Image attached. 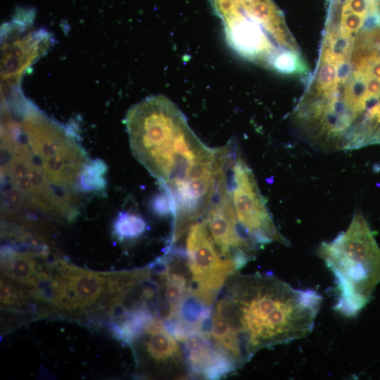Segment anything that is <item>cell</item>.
<instances>
[{
	"label": "cell",
	"instance_id": "obj_3",
	"mask_svg": "<svg viewBox=\"0 0 380 380\" xmlns=\"http://www.w3.org/2000/svg\"><path fill=\"white\" fill-rule=\"evenodd\" d=\"M125 122L133 156L165 184L175 158L193 136L185 115L167 97L153 95L132 106Z\"/></svg>",
	"mask_w": 380,
	"mask_h": 380
},
{
	"label": "cell",
	"instance_id": "obj_15",
	"mask_svg": "<svg viewBox=\"0 0 380 380\" xmlns=\"http://www.w3.org/2000/svg\"><path fill=\"white\" fill-rule=\"evenodd\" d=\"M153 208L155 213L160 215H172V204L170 196L166 192L164 191L154 198Z\"/></svg>",
	"mask_w": 380,
	"mask_h": 380
},
{
	"label": "cell",
	"instance_id": "obj_4",
	"mask_svg": "<svg viewBox=\"0 0 380 380\" xmlns=\"http://www.w3.org/2000/svg\"><path fill=\"white\" fill-rule=\"evenodd\" d=\"M24 130L27 145L49 182L68 191L80 188L82 172L91 161L77 142L38 114L26 118Z\"/></svg>",
	"mask_w": 380,
	"mask_h": 380
},
{
	"label": "cell",
	"instance_id": "obj_8",
	"mask_svg": "<svg viewBox=\"0 0 380 380\" xmlns=\"http://www.w3.org/2000/svg\"><path fill=\"white\" fill-rule=\"evenodd\" d=\"M63 288L61 309L85 310L102 298L108 287L106 272L84 270L65 262L56 277Z\"/></svg>",
	"mask_w": 380,
	"mask_h": 380
},
{
	"label": "cell",
	"instance_id": "obj_2",
	"mask_svg": "<svg viewBox=\"0 0 380 380\" xmlns=\"http://www.w3.org/2000/svg\"><path fill=\"white\" fill-rule=\"evenodd\" d=\"M318 254L335 279L334 309L355 316L380 282V248L363 215L355 213L348 229L322 243Z\"/></svg>",
	"mask_w": 380,
	"mask_h": 380
},
{
	"label": "cell",
	"instance_id": "obj_13",
	"mask_svg": "<svg viewBox=\"0 0 380 380\" xmlns=\"http://www.w3.org/2000/svg\"><path fill=\"white\" fill-rule=\"evenodd\" d=\"M105 164L97 160L91 161L82 172L80 187L82 190H97L105 185L103 175Z\"/></svg>",
	"mask_w": 380,
	"mask_h": 380
},
{
	"label": "cell",
	"instance_id": "obj_12",
	"mask_svg": "<svg viewBox=\"0 0 380 380\" xmlns=\"http://www.w3.org/2000/svg\"><path fill=\"white\" fill-rule=\"evenodd\" d=\"M146 229L144 220L129 213H120L113 224V232L120 240L137 238Z\"/></svg>",
	"mask_w": 380,
	"mask_h": 380
},
{
	"label": "cell",
	"instance_id": "obj_6",
	"mask_svg": "<svg viewBox=\"0 0 380 380\" xmlns=\"http://www.w3.org/2000/svg\"><path fill=\"white\" fill-rule=\"evenodd\" d=\"M2 145L3 175L13 189L12 195L53 216L74 220L76 209L53 189L28 145L8 139Z\"/></svg>",
	"mask_w": 380,
	"mask_h": 380
},
{
	"label": "cell",
	"instance_id": "obj_11",
	"mask_svg": "<svg viewBox=\"0 0 380 380\" xmlns=\"http://www.w3.org/2000/svg\"><path fill=\"white\" fill-rule=\"evenodd\" d=\"M149 338L146 341V350L149 357L158 365L168 369L179 367L184 360L177 339L165 329L153 334H146Z\"/></svg>",
	"mask_w": 380,
	"mask_h": 380
},
{
	"label": "cell",
	"instance_id": "obj_9",
	"mask_svg": "<svg viewBox=\"0 0 380 380\" xmlns=\"http://www.w3.org/2000/svg\"><path fill=\"white\" fill-rule=\"evenodd\" d=\"M183 343L185 365L191 376L218 379L238 369L209 337L201 333L191 335Z\"/></svg>",
	"mask_w": 380,
	"mask_h": 380
},
{
	"label": "cell",
	"instance_id": "obj_7",
	"mask_svg": "<svg viewBox=\"0 0 380 380\" xmlns=\"http://www.w3.org/2000/svg\"><path fill=\"white\" fill-rule=\"evenodd\" d=\"M186 233L184 251L191 274L189 291L212 307L229 278L239 270L219 251L202 219Z\"/></svg>",
	"mask_w": 380,
	"mask_h": 380
},
{
	"label": "cell",
	"instance_id": "obj_1",
	"mask_svg": "<svg viewBox=\"0 0 380 380\" xmlns=\"http://www.w3.org/2000/svg\"><path fill=\"white\" fill-rule=\"evenodd\" d=\"M212 306L210 336L245 362L260 350L307 336L322 297L298 289L271 272L232 274Z\"/></svg>",
	"mask_w": 380,
	"mask_h": 380
},
{
	"label": "cell",
	"instance_id": "obj_10",
	"mask_svg": "<svg viewBox=\"0 0 380 380\" xmlns=\"http://www.w3.org/2000/svg\"><path fill=\"white\" fill-rule=\"evenodd\" d=\"M35 257L18 253L9 243L1 248V269L4 274L13 281L30 286L39 271L43 267L38 265Z\"/></svg>",
	"mask_w": 380,
	"mask_h": 380
},
{
	"label": "cell",
	"instance_id": "obj_14",
	"mask_svg": "<svg viewBox=\"0 0 380 380\" xmlns=\"http://www.w3.org/2000/svg\"><path fill=\"white\" fill-rule=\"evenodd\" d=\"M27 291L15 287L10 281L1 279L0 300L8 306L21 305L29 297Z\"/></svg>",
	"mask_w": 380,
	"mask_h": 380
},
{
	"label": "cell",
	"instance_id": "obj_5",
	"mask_svg": "<svg viewBox=\"0 0 380 380\" xmlns=\"http://www.w3.org/2000/svg\"><path fill=\"white\" fill-rule=\"evenodd\" d=\"M225 167L235 214L243 230L258 246L274 241L287 245L272 219L252 170L232 141L226 145Z\"/></svg>",
	"mask_w": 380,
	"mask_h": 380
}]
</instances>
